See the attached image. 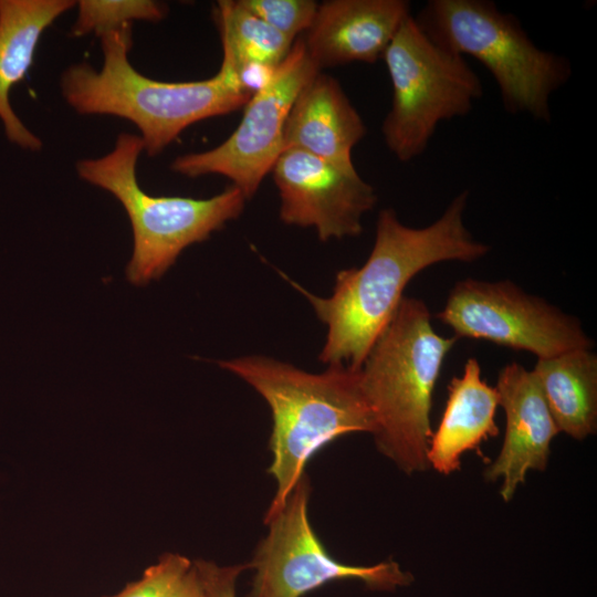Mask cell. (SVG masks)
Here are the masks:
<instances>
[{
    "mask_svg": "<svg viewBox=\"0 0 597 597\" xmlns=\"http://www.w3.org/2000/svg\"><path fill=\"white\" fill-rule=\"evenodd\" d=\"M468 196L467 190L460 192L434 222L422 228L406 226L394 209H383L368 259L360 268L341 270L328 297L289 280L327 326L320 362L360 368L416 274L432 264L469 263L489 253L490 247L475 240L464 223Z\"/></svg>",
    "mask_w": 597,
    "mask_h": 597,
    "instance_id": "obj_1",
    "label": "cell"
},
{
    "mask_svg": "<svg viewBox=\"0 0 597 597\" xmlns=\"http://www.w3.org/2000/svg\"><path fill=\"white\" fill-rule=\"evenodd\" d=\"M248 383L268 402L272 416L268 472L276 483L264 521L276 514L305 474L311 459L341 437L376 431L360 368L328 365L311 374L266 356L218 362Z\"/></svg>",
    "mask_w": 597,
    "mask_h": 597,
    "instance_id": "obj_2",
    "label": "cell"
},
{
    "mask_svg": "<svg viewBox=\"0 0 597 597\" xmlns=\"http://www.w3.org/2000/svg\"><path fill=\"white\" fill-rule=\"evenodd\" d=\"M100 38L102 70L87 63L67 67L61 77L62 94L81 114L114 115L133 122L149 156L160 154L188 126L232 113L252 97L241 87L237 67L226 56L210 78L161 82L130 64L132 24Z\"/></svg>",
    "mask_w": 597,
    "mask_h": 597,
    "instance_id": "obj_3",
    "label": "cell"
},
{
    "mask_svg": "<svg viewBox=\"0 0 597 597\" xmlns=\"http://www.w3.org/2000/svg\"><path fill=\"white\" fill-rule=\"evenodd\" d=\"M455 341L434 331L422 300L404 296L360 367L377 450L408 475L429 470L433 391Z\"/></svg>",
    "mask_w": 597,
    "mask_h": 597,
    "instance_id": "obj_4",
    "label": "cell"
},
{
    "mask_svg": "<svg viewBox=\"0 0 597 597\" xmlns=\"http://www.w3.org/2000/svg\"><path fill=\"white\" fill-rule=\"evenodd\" d=\"M415 19L436 43L490 72L507 113L551 122L552 95L572 77V64L538 48L515 15L489 0H430Z\"/></svg>",
    "mask_w": 597,
    "mask_h": 597,
    "instance_id": "obj_5",
    "label": "cell"
},
{
    "mask_svg": "<svg viewBox=\"0 0 597 597\" xmlns=\"http://www.w3.org/2000/svg\"><path fill=\"white\" fill-rule=\"evenodd\" d=\"M143 150L139 136L123 133L111 153L76 164L82 179L114 195L128 214L134 251L127 279L136 285L159 279L182 250L207 240L213 231L237 219L247 200L233 185L207 199L151 196L136 178Z\"/></svg>",
    "mask_w": 597,
    "mask_h": 597,
    "instance_id": "obj_6",
    "label": "cell"
},
{
    "mask_svg": "<svg viewBox=\"0 0 597 597\" xmlns=\"http://www.w3.org/2000/svg\"><path fill=\"white\" fill-rule=\"evenodd\" d=\"M383 60L391 82V106L381 133L402 163L421 156L440 123L468 115L482 96L479 75L465 57L436 43L409 15Z\"/></svg>",
    "mask_w": 597,
    "mask_h": 597,
    "instance_id": "obj_7",
    "label": "cell"
},
{
    "mask_svg": "<svg viewBox=\"0 0 597 597\" xmlns=\"http://www.w3.org/2000/svg\"><path fill=\"white\" fill-rule=\"evenodd\" d=\"M310 494V481L304 474L284 506L264 521L270 528L249 563L254 575L247 597H303L345 579L359 580L376 591H395L412 584V574L394 559L358 566L334 558L311 525Z\"/></svg>",
    "mask_w": 597,
    "mask_h": 597,
    "instance_id": "obj_8",
    "label": "cell"
},
{
    "mask_svg": "<svg viewBox=\"0 0 597 597\" xmlns=\"http://www.w3.org/2000/svg\"><path fill=\"white\" fill-rule=\"evenodd\" d=\"M436 317L451 327L457 338L485 339L537 358L594 346L578 318L509 280L458 281Z\"/></svg>",
    "mask_w": 597,
    "mask_h": 597,
    "instance_id": "obj_9",
    "label": "cell"
},
{
    "mask_svg": "<svg viewBox=\"0 0 597 597\" xmlns=\"http://www.w3.org/2000/svg\"><path fill=\"white\" fill-rule=\"evenodd\" d=\"M318 72L303 39H296L271 81L244 106L235 130L212 149L177 157L171 169L191 178L224 176L251 199L284 150V126L296 96Z\"/></svg>",
    "mask_w": 597,
    "mask_h": 597,
    "instance_id": "obj_10",
    "label": "cell"
},
{
    "mask_svg": "<svg viewBox=\"0 0 597 597\" xmlns=\"http://www.w3.org/2000/svg\"><path fill=\"white\" fill-rule=\"evenodd\" d=\"M271 172L280 195V219L314 228L322 241L359 235L363 216L377 202L375 189L357 170L295 148L284 149Z\"/></svg>",
    "mask_w": 597,
    "mask_h": 597,
    "instance_id": "obj_11",
    "label": "cell"
},
{
    "mask_svg": "<svg viewBox=\"0 0 597 597\" xmlns=\"http://www.w3.org/2000/svg\"><path fill=\"white\" fill-rule=\"evenodd\" d=\"M495 389L505 412V432L483 476L489 482L501 480L500 495L510 502L528 471L546 470L552 441L559 431L532 370L517 363L505 365Z\"/></svg>",
    "mask_w": 597,
    "mask_h": 597,
    "instance_id": "obj_12",
    "label": "cell"
},
{
    "mask_svg": "<svg viewBox=\"0 0 597 597\" xmlns=\"http://www.w3.org/2000/svg\"><path fill=\"white\" fill-rule=\"evenodd\" d=\"M411 14L406 0L324 1L302 39L320 71L355 62L375 63Z\"/></svg>",
    "mask_w": 597,
    "mask_h": 597,
    "instance_id": "obj_13",
    "label": "cell"
},
{
    "mask_svg": "<svg viewBox=\"0 0 597 597\" xmlns=\"http://www.w3.org/2000/svg\"><path fill=\"white\" fill-rule=\"evenodd\" d=\"M366 132L339 82L321 71L301 90L290 109L283 148H295L354 171L352 151Z\"/></svg>",
    "mask_w": 597,
    "mask_h": 597,
    "instance_id": "obj_14",
    "label": "cell"
},
{
    "mask_svg": "<svg viewBox=\"0 0 597 597\" xmlns=\"http://www.w3.org/2000/svg\"><path fill=\"white\" fill-rule=\"evenodd\" d=\"M499 395L495 387L482 379L481 366L468 358L461 376L448 385V399L439 425L429 442V469L450 475L461 469V459L469 451L500 433L495 422Z\"/></svg>",
    "mask_w": 597,
    "mask_h": 597,
    "instance_id": "obj_15",
    "label": "cell"
},
{
    "mask_svg": "<svg viewBox=\"0 0 597 597\" xmlns=\"http://www.w3.org/2000/svg\"><path fill=\"white\" fill-rule=\"evenodd\" d=\"M72 0H0V121L17 146L40 150L41 139L30 132L10 104V92L27 75L44 30L75 6Z\"/></svg>",
    "mask_w": 597,
    "mask_h": 597,
    "instance_id": "obj_16",
    "label": "cell"
},
{
    "mask_svg": "<svg viewBox=\"0 0 597 597\" xmlns=\"http://www.w3.org/2000/svg\"><path fill=\"white\" fill-rule=\"evenodd\" d=\"M559 432L582 441L597 430V356L576 348L538 358L532 370Z\"/></svg>",
    "mask_w": 597,
    "mask_h": 597,
    "instance_id": "obj_17",
    "label": "cell"
},
{
    "mask_svg": "<svg viewBox=\"0 0 597 597\" xmlns=\"http://www.w3.org/2000/svg\"><path fill=\"white\" fill-rule=\"evenodd\" d=\"M214 20L220 31L223 53L231 56L237 70L250 63L276 67L294 43L244 9L238 0L218 1Z\"/></svg>",
    "mask_w": 597,
    "mask_h": 597,
    "instance_id": "obj_18",
    "label": "cell"
},
{
    "mask_svg": "<svg viewBox=\"0 0 597 597\" xmlns=\"http://www.w3.org/2000/svg\"><path fill=\"white\" fill-rule=\"evenodd\" d=\"M77 7L78 14L71 30L74 36L92 32L101 36L135 20L158 22L167 13L165 4L151 0H81Z\"/></svg>",
    "mask_w": 597,
    "mask_h": 597,
    "instance_id": "obj_19",
    "label": "cell"
},
{
    "mask_svg": "<svg viewBox=\"0 0 597 597\" xmlns=\"http://www.w3.org/2000/svg\"><path fill=\"white\" fill-rule=\"evenodd\" d=\"M238 2L293 41L300 33L310 29L318 6L313 0H238Z\"/></svg>",
    "mask_w": 597,
    "mask_h": 597,
    "instance_id": "obj_20",
    "label": "cell"
},
{
    "mask_svg": "<svg viewBox=\"0 0 597 597\" xmlns=\"http://www.w3.org/2000/svg\"><path fill=\"white\" fill-rule=\"evenodd\" d=\"M191 565L182 555L165 554L138 580L127 584L114 597H172Z\"/></svg>",
    "mask_w": 597,
    "mask_h": 597,
    "instance_id": "obj_21",
    "label": "cell"
},
{
    "mask_svg": "<svg viewBox=\"0 0 597 597\" xmlns=\"http://www.w3.org/2000/svg\"><path fill=\"white\" fill-rule=\"evenodd\" d=\"M193 564L208 597H237V580L242 572L250 569L249 563L220 566L196 561Z\"/></svg>",
    "mask_w": 597,
    "mask_h": 597,
    "instance_id": "obj_22",
    "label": "cell"
},
{
    "mask_svg": "<svg viewBox=\"0 0 597 597\" xmlns=\"http://www.w3.org/2000/svg\"><path fill=\"white\" fill-rule=\"evenodd\" d=\"M172 597H208L193 562Z\"/></svg>",
    "mask_w": 597,
    "mask_h": 597,
    "instance_id": "obj_23",
    "label": "cell"
},
{
    "mask_svg": "<svg viewBox=\"0 0 597 597\" xmlns=\"http://www.w3.org/2000/svg\"><path fill=\"white\" fill-rule=\"evenodd\" d=\"M105 597H114V596H105Z\"/></svg>",
    "mask_w": 597,
    "mask_h": 597,
    "instance_id": "obj_24",
    "label": "cell"
}]
</instances>
